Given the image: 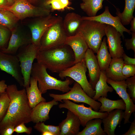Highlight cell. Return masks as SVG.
<instances>
[{
    "instance_id": "cell-33",
    "label": "cell",
    "mask_w": 135,
    "mask_h": 135,
    "mask_svg": "<svg viewBox=\"0 0 135 135\" xmlns=\"http://www.w3.org/2000/svg\"><path fill=\"white\" fill-rule=\"evenodd\" d=\"M69 0H48L44 4V6L50 9L51 12L54 10L62 11L69 8Z\"/></svg>"
},
{
    "instance_id": "cell-9",
    "label": "cell",
    "mask_w": 135,
    "mask_h": 135,
    "mask_svg": "<svg viewBox=\"0 0 135 135\" xmlns=\"http://www.w3.org/2000/svg\"><path fill=\"white\" fill-rule=\"evenodd\" d=\"M62 101L63 102L58 105L59 108H65L73 113L78 118L81 125L84 127L89 120L96 118L102 119L106 117L109 113L95 111L90 106L86 107L84 104H78L68 100H63Z\"/></svg>"
},
{
    "instance_id": "cell-19",
    "label": "cell",
    "mask_w": 135,
    "mask_h": 135,
    "mask_svg": "<svg viewBox=\"0 0 135 135\" xmlns=\"http://www.w3.org/2000/svg\"><path fill=\"white\" fill-rule=\"evenodd\" d=\"M58 104V101L54 99L48 102H41L32 109L30 114L31 121L34 123L44 122L49 118V114L52 107Z\"/></svg>"
},
{
    "instance_id": "cell-27",
    "label": "cell",
    "mask_w": 135,
    "mask_h": 135,
    "mask_svg": "<svg viewBox=\"0 0 135 135\" xmlns=\"http://www.w3.org/2000/svg\"><path fill=\"white\" fill-rule=\"evenodd\" d=\"M97 100L101 104L98 111L100 112H109L116 109L125 110L126 109L125 103L122 99L113 100L101 96Z\"/></svg>"
},
{
    "instance_id": "cell-45",
    "label": "cell",
    "mask_w": 135,
    "mask_h": 135,
    "mask_svg": "<svg viewBox=\"0 0 135 135\" xmlns=\"http://www.w3.org/2000/svg\"><path fill=\"white\" fill-rule=\"evenodd\" d=\"M30 3L31 2L34 3H37L40 2L41 4V6H44V5L45 2L47 1V0H27Z\"/></svg>"
},
{
    "instance_id": "cell-14",
    "label": "cell",
    "mask_w": 135,
    "mask_h": 135,
    "mask_svg": "<svg viewBox=\"0 0 135 135\" xmlns=\"http://www.w3.org/2000/svg\"><path fill=\"white\" fill-rule=\"evenodd\" d=\"M105 31L108 50L112 57L122 58L124 52L121 45L120 34L115 28L107 24Z\"/></svg>"
},
{
    "instance_id": "cell-36",
    "label": "cell",
    "mask_w": 135,
    "mask_h": 135,
    "mask_svg": "<svg viewBox=\"0 0 135 135\" xmlns=\"http://www.w3.org/2000/svg\"><path fill=\"white\" fill-rule=\"evenodd\" d=\"M128 88L127 92L133 102H135V75L125 80Z\"/></svg>"
},
{
    "instance_id": "cell-42",
    "label": "cell",
    "mask_w": 135,
    "mask_h": 135,
    "mask_svg": "<svg viewBox=\"0 0 135 135\" xmlns=\"http://www.w3.org/2000/svg\"><path fill=\"white\" fill-rule=\"evenodd\" d=\"M122 135H135V118L133 121L131 123L130 128L128 130Z\"/></svg>"
},
{
    "instance_id": "cell-26",
    "label": "cell",
    "mask_w": 135,
    "mask_h": 135,
    "mask_svg": "<svg viewBox=\"0 0 135 135\" xmlns=\"http://www.w3.org/2000/svg\"><path fill=\"white\" fill-rule=\"evenodd\" d=\"M105 71H101L99 79L95 86L94 90L96 91L95 95L92 98L96 100L101 96L107 97L108 92H112L114 89L112 86H108L107 84Z\"/></svg>"
},
{
    "instance_id": "cell-6",
    "label": "cell",
    "mask_w": 135,
    "mask_h": 135,
    "mask_svg": "<svg viewBox=\"0 0 135 135\" xmlns=\"http://www.w3.org/2000/svg\"><path fill=\"white\" fill-rule=\"evenodd\" d=\"M39 50L38 47L31 43L20 48L16 55L20 63L25 88L30 86L33 62Z\"/></svg>"
},
{
    "instance_id": "cell-13",
    "label": "cell",
    "mask_w": 135,
    "mask_h": 135,
    "mask_svg": "<svg viewBox=\"0 0 135 135\" xmlns=\"http://www.w3.org/2000/svg\"><path fill=\"white\" fill-rule=\"evenodd\" d=\"M106 82L122 98L126 105L123 118L124 124L130 122L129 119L132 114L135 112V105L127 91V85L125 80L115 81L107 78Z\"/></svg>"
},
{
    "instance_id": "cell-47",
    "label": "cell",
    "mask_w": 135,
    "mask_h": 135,
    "mask_svg": "<svg viewBox=\"0 0 135 135\" xmlns=\"http://www.w3.org/2000/svg\"><path fill=\"white\" fill-rule=\"evenodd\" d=\"M16 0H7L9 5L10 6L14 3Z\"/></svg>"
},
{
    "instance_id": "cell-15",
    "label": "cell",
    "mask_w": 135,
    "mask_h": 135,
    "mask_svg": "<svg viewBox=\"0 0 135 135\" xmlns=\"http://www.w3.org/2000/svg\"><path fill=\"white\" fill-rule=\"evenodd\" d=\"M82 20H95L113 26L120 32L123 40L125 38L124 32H126L129 34L132 32L122 25L119 17L117 16H114L111 14L108 6L105 7L104 12L98 15L92 17L82 16Z\"/></svg>"
},
{
    "instance_id": "cell-23",
    "label": "cell",
    "mask_w": 135,
    "mask_h": 135,
    "mask_svg": "<svg viewBox=\"0 0 135 135\" xmlns=\"http://www.w3.org/2000/svg\"><path fill=\"white\" fill-rule=\"evenodd\" d=\"M124 64L122 58H112L108 67L105 71L107 78L115 81L125 80L126 78L122 73Z\"/></svg>"
},
{
    "instance_id": "cell-10",
    "label": "cell",
    "mask_w": 135,
    "mask_h": 135,
    "mask_svg": "<svg viewBox=\"0 0 135 135\" xmlns=\"http://www.w3.org/2000/svg\"><path fill=\"white\" fill-rule=\"evenodd\" d=\"M49 96L55 100L63 102L62 100H68L75 102H82L89 105L94 110L98 111L101 104L89 96L78 83L75 82L72 87L66 94H56L50 93Z\"/></svg>"
},
{
    "instance_id": "cell-32",
    "label": "cell",
    "mask_w": 135,
    "mask_h": 135,
    "mask_svg": "<svg viewBox=\"0 0 135 135\" xmlns=\"http://www.w3.org/2000/svg\"><path fill=\"white\" fill-rule=\"evenodd\" d=\"M34 128L42 133V135H47L51 133L52 135H60V130L59 126L46 125L44 122L36 123Z\"/></svg>"
},
{
    "instance_id": "cell-7",
    "label": "cell",
    "mask_w": 135,
    "mask_h": 135,
    "mask_svg": "<svg viewBox=\"0 0 135 135\" xmlns=\"http://www.w3.org/2000/svg\"><path fill=\"white\" fill-rule=\"evenodd\" d=\"M87 71L84 59L81 62L59 73L58 76L62 80L66 77L72 78L79 84L86 93L92 98L95 95L96 91L88 80L86 76Z\"/></svg>"
},
{
    "instance_id": "cell-46",
    "label": "cell",
    "mask_w": 135,
    "mask_h": 135,
    "mask_svg": "<svg viewBox=\"0 0 135 135\" xmlns=\"http://www.w3.org/2000/svg\"><path fill=\"white\" fill-rule=\"evenodd\" d=\"M9 6L7 0H0V8Z\"/></svg>"
},
{
    "instance_id": "cell-21",
    "label": "cell",
    "mask_w": 135,
    "mask_h": 135,
    "mask_svg": "<svg viewBox=\"0 0 135 135\" xmlns=\"http://www.w3.org/2000/svg\"><path fill=\"white\" fill-rule=\"evenodd\" d=\"M124 112L120 109H116L109 112L108 115L102 119L104 130L108 135H115V129L120 124L123 118Z\"/></svg>"
},
{
    "instance_id": "cell-37",
    "label": "cell",
    "mask_w": 135,
    "mask_h": 135,
    "mask_svg": "<svg viewBox=\"0 0 135 135\" xmlns=\"http://www.w3.org/2000/svg\"><path fill=\"white\" fill-rule=\"evenodd\" d=\"M123 75L126 78L135 75V65L123 64L122 69Z\"/></svg>"
},
{
    "instance_id": "cell-2",
    "label": "cell",
    "mask_w": 135,
    "mask_h": 135,
    "mask_svg": "<svg viewBox=\"0 0 135 135\" xmlns=\"http://www.w3.org/2000/svg\"><path fill=\"white\" fill-rule=\"evenodd\" d=\"M36 59L52 72L59 73L74 64V52L70 46L65 44L39 50Z\"/></svg>"
},
{
    "instance_id": "cell-3",
    "label": "cell",
    "mask_w": 135,
    "mask_h": 135,
    "mask_svg": "<svg viewBox=\"0 0 135 135\" xmlns=\"http://www.w3.org/2000/svg\"><path fill=\"white\" fill-rule=\"evenodd\" d=\"M46 69L44 65L37 62L33 63L31 71V76L37 80L42 94L51 89L66 93L70 90V86L73 83L74 80L69 77H66L64 81L57 79L48 74Z\"/></svg>"
},
{
    "instance_id": "cell-40",
    "label": "cell",
    "mask_w": 135,
    "mask_h": 135,
    "mask_svg": "<svg viewBox=\"0 0 135 135\" xmlns=\"http://www.w3.org/2000/svg\"><path fill=\"white\" fill-rule=\"evenodd\" d=\"M14 126L8 125L0 128V134L1 135H12L14 132Z\"/></svg>"
},
{
    "instance_id": "cell-28",
    "label": "cell",
    "mask_w": 135,
    "mask_h": 135,
    "mask_svg": "<svg viewBox=\"0 0 135 135\" xmlns=\"http://www.w3.org/2000/svg\"><path fill=\"white\" fill-rule=\"evenodd\" d=\"M102 119H91L86 123L84 128L78 135H105L106 134L101 127Z\"/></svg>"
},
{
    "instance_id": "cell-1",
    "label": "cell",
    "mask_w": 135,
    "mask_h": 135,
    "mask_svg": "<svg viewBox=\"0 0 135 135\" xmlns=\"http://www.w3.org/2000/svg\"><path fill=\"white\" fill-rule=\"evenodd\" d=\"M6 91L10 102L7 113L0 123V128L30 122L32 108L29 105L25 88L18 90L16 84H12L8 86Z\"/></svg>"
},
{
    "instance_id": "cell-48",
    "label": "cell",
    "mask_w": 135,
    "mask_h": 135,
    "mask_svg": "<svg viewBox=\"0 0 135 135\" xmlns=\"http://www.w3.org/2000/svg\"><path fill=\"white\" fill-rule=\"evenodd\" d=\"M48 0H47L46 1H47Z\"/></svg>"
},
{
    "instance_id": "cell-43",
    "label": "cell",
    "mask_w": 135,
    "mask_h": 135,
    "mask_svg": "<svg viewBox=\"0 0 135 135\" xmlns=\"http://www.w3.org/2000/svg\"><path fill=\"white\" fill-rule=\"evenodd\" d=\"M8 86L6 83V81L4 80L0 81V93L6 92Z\"/></svg>"
},
{
    "instance_id": "cell-34",
    "label": "cell",
    "mask_w": 135,
    "mask_h": 135,
    "mask_svg": "<svg viewBox=\"0 0 135 135\" xmlns=\"http://www.w3.org/2000/svg\"><path fill=\"white\" fill-rule=\"evenodd\" d=\"M10 102V98L6 91L0 93V123L7 113Z\"/></svg>"
},
{
    "instance_id": "cell-16",
    "label": "cell",
    "mask_w": 135,
    "mask_h": 135,
    "mask_svg": "<svg viewBox=\"0 0 135 135\" xmlns=\"http://www.w3.org/2000/svg\"><path fill=\"white\" fill-rule=\"evenodd\" d=\"M11 31V36L7 47L1 49L3 52L15 54L20 48L32 43L31 37L23 33L17 26Z\"/></svg>"
},
{
    "instance_id": "cell-20",
    "label": "cell",
    "mask_w": 135,
    "mask_h": 135,
    "mask_svg": "<svg viewBox=\"0 0 135 135\" xmlns=\"http://www.w3.org/2000/svg\"><path fill=\"white\" fill-rule=\"evenodd\" d=\"M80 125L78 118L68 110L66 118L59 124L60 130V135H78Z\"/></svg>"
},
{
    "instance_id": "cell-31",
    "label": "cell",
    "mask_w": 135,
    "mask_h": 135,
    "mask_svg": "<svg viewBox=\"0 0 135 135\" xmlns=\"http://www.w3.org/2000/svg\"><path fill=\"white\" fill-rule=\"evenodd\" d=\"M19 20L11 11L0 8V26L8 28L11 31L17 26Z\"/></svg>"
},
{
    "instance_id": "cell-18",
    "label": "cell",
    "mask_w": 135,
    "mask_h": 135,
    "mask_svg": "<svg viewBox=\"0 0 135 135\" xmlns=\"http://www.w3.org/2000/svg\"><path fill=\"white\" fill-rule=\"evenodd\" d=\"M84 59L88 70L89 82L94 90L95 85L99 79L101 72L96 56L91 50L88 48Z\"/></svg>"
},
{
    "instance_id": "cell-5",
    "label": "cell",
    "mask_w": 135,
    "mask_h": 135,
    "mask_svg": "<svg viewBox=\"0 0 135 135\" xmlns=\"http://www.w3.org/2000/svg\"><path fill=\"white\" fill-rule=\"evenodd\" d=\"M12 12L19 20L30 17H38L50 14V9L33 5L27 0H16L12 5L0 8Z\"/></svg>"
},
{
    "instance_id": "cell-24",
    "label": "cell",
    "mask_w": 135,
    "mask_h": 135,
    "mask_svg": "<svg viewBox=\"0 0 135 135\" xmlns=\"http://www.w3.org/2000/svg\"><path fill=\"white\" fill-rule=\"evenodd\" d=\"M25 88L29 105L32 108L41 102L46 101L42 96L38 85L37 81L34 78L31 76L30 86Z\"/></svg>"
},
{
    "instance_id": "cell-8",
    "label": "cell",
    "mask_w": 135,
    "mask_h": 135,
    "mask_svg": "<svg viewBox=\"0 0 135 135\" xmlns=\"http://www.w3.org/2000/svg\"><path fill=\"white\" fill-rule=\"evenodd\" d=\"M62 18L50 26L44 33L40 41V50L64 44L67 37L62 26Z\"/></svg>"
},
{
    "instance_id": "cell-25",
    "label": "cell",
    "mask_w": 135,
    "mask_h": 135,
    "mask_svg": "<svg viewBox=\"0 0 135 135\" xmlns=\"http://www.w3.org/2000/svg\"><path fill=\"white\" fill-rule=\"evenodd\" d=\"M96 57L101 71L106 70L108 67L112 60V57L108 50L106 38L104 37L101 43Z\"/></svg>"
},
{
    "instance_id": "cell-12",
    "label": "cell",
    "mask_w": 135,
    "mask_h": 135,
    "mask_svg": "<svg viewBox=\"0 0 135 135\" xmlns=\"http://www.w3.org/2000/svg\"><path fill=\"white\" fill-rule=\"evenodd\" d=\"M0 68L12 76L21 86H24L20 63L16 55L0 50Z\"/></svg>"
},
{
    "instance_id": "cell-38",
    "label": "cell",
    "mask_w": 135,
    "mask_h": 135,
    "mask_svg": "<svg viewBox=\"0 0 135 135\" xmlns=\"http://www.w3.org/2000/svg\"><path fill=\"white\" fill-rule=\"evenodd\" d=\"M132 38L130 39L124 38L125 46L128 50L131 49L135 54V32H132Z\"/></svg>"
},
{
    "instance_id": "cell-30",
    "label": "cell",
    "mask_w": 135,
    "mask_h": 135,
    "mask_svg": "<svg viewBox=\"0 0 135 135\" xmlns=\"http://www.w3.org/2000/svg\"><path fill=\"white\" fill-rule=\"evenodd\" d=\"M80 4L81 9L88 16H96L98 12L102 8V3L104 0H82Z\"/></svg>"
},
{
    "instance_id": "cell-44",
    "label": "cell",
    "mask_w": 135,
    "mask_h": 135,
    "mask_svg": "<svg viewBox=\"0 0 135 135\" xmlns=\"http://www.w3.org/2000/svg\"><path fill=\"white\" fill-rule=\"evenodd\" d=\"M130 23L131 25L130 30L131 32H135V17L133 18Z\"/></svg>"
},
{
    "instance_id": "cell-29",
    "label": "cell",
    "mask_w": 135,
    "mask_h": 135,
    "mask_svg": "<svg viewBox=\"0 0 135 135\" xmlns=\"http://www.w3.org/2000/svg\"><path fill=\"white\" fill-rule=\"evenodd\" d=\"M124 10L121 12L119 9L116 8V14L120 18L123 26L128 25L134 17L133 14L135 8V0H125Z\"/></svg>"
},
{
    "instance_id": "cell-35",
    "label": "cell",
    "mask_w": 135,
    "mask_h": 135,
    "mask_svg": "<svg viewBox=\"0 0 135 135\" xmlns=\"http://www.w3.org/2000/svg\"><path fill=\"white\" fill-rule=\"evenodd\" d=\"M10 31L8 28L0 26V49L4 47L10 37Z\"/></svg>"
},
{
    "instance_id": "cell-17",
    "label": "cell",
    "mask_w": 135,
    "mask_h": 135,
    "mask_svg": "<svg viewBox=\"0 0 135 135\" xmlns=\"http://www.w3.org/2000/svg\"><path fill=\"white\" fill-rule=\"evenodd\" d=\"M64 44L70 46L72 50L74 56V64L84 59L88 48L86 41L78 33L73 36H67Z\"/></svg>"
},
{
    "instance_id": "cell-4",
    "label": "cell",
    "mask_w": 135,
    "mask_h": 135,
    "mask_svg": "<svg viewBox=\"0 0 135 135\" xmlns=\"http://www.w3.org/2000/svg\"><path fill=\"white\" fill-rule=\"evenodd\" d=\"M106 25L95 20H83L80 27L78 33L84 40L88 48L94 53H97L102 38L105 35Z\"/></svg>"
},
{
    "instance_id": "cell-41",
    "label": "cell",
    "mask_w": 135,
    "mask_h": 135,
    "mask_svg": "<svg viewBox=\"0 0 135 135\" xmlns=\"http://www.w3.org/2000/svg\"><path fill=\"white\" fill-rule=\"evenodd\" d=\"M124 64H126L135 65V58H132L127 56L124 53L123 55Z\"/></svg>"
},
{
    "instance_id": "cell-39",
    "label": "cell",
    "mask_w": 135,
    "mask_h": 135,
    "mask_svg": "<svg viewBox=\"0 0 135 135\" xmlns=\"http://www.w3.org/2000/svg\"><path fill=\"white\" fill-rule=\"evenodd\" d=\"M24 123H21L16 126L14 128V132L17 134L23 133H26L28 134H30L32 131V128L27 127Z\"/></svg>"
},
{
    "instance_id": "cell-11",
    "label": "cell",
    "mask_w": 135,
    "mask_h": 135,
    "mask_svg": "<svg viewBox=\"0 0 135 135\" xmlns=\"http://www.w3.org/2000/svg\"><path fill=\"white\" fill-rule=\"evenodd\" d=\"M49 15L37 17L28 25L31 33L32 43L39 48L40 41L45 32L62 18Z\"/></svg>"
},
{
    "instance_id": "cell-22",
    "label": "cell",
    "mask_w": 135,
    "mask_h": 135,
    "mask_svg": "<svg viewBox=\"0 0 135 135\" xmlns=\"http://www.w3.org/2000/svg\"><path fill=\"white\" fill-rule=\"evenodd\" d=\"M82 16L74 12L67 13L62 20L63 27L67 36L77 34L83 20Z\"/></svg>"
}]
</instances>
